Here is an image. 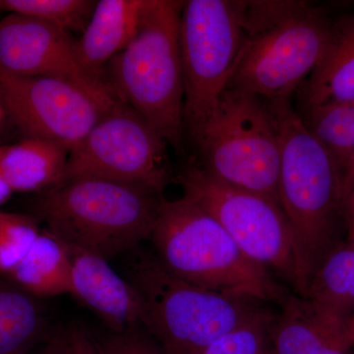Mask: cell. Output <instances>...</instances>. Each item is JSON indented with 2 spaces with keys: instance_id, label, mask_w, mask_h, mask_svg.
<instances>
[{
  "instance_id": "ba28073f",
  "label": "cell",
  "mask_w": 354,
  "mask_h": 354,
  "mask_svg": "<svg viewBox=\"0 0 354 354\" xmlns=\"http://www.w3.org/2000/svg\"><path fill=\"white\" fill-rule=\"evenodd\" d=\"M184 194L209 212L249 259L274 272L304 297L311 276L285 212L276 203L221 183L197 164L177 176Z\"/></svg>"
},
{
  "instance_id": "8fae6325",
  "label": "cell",
  "mask_w": 354,
  "mask_h": 354,
  "mask_svg": "<svg viewBox=\"0 0 354 354\" xmlns=\"http://www.w3.org/2000/svg\"><path fill=\"white\" fill-rule=\"evenodd\" d=\"M64 79L21 77L0 69V101L11 120L28 135L71 151L116 102Z\"/></svg>"
},
{
  "instance_id": "603a6c76",
  "label": "cell",
  "mask_w": 354,
  "mask_h": 354,
  "mask_svg": "<svg viewBox=\"0 0 354 354\" xmlns=\"http://www.w3.org/2000/svg\"><path fill=\"white\" fill-rule=\"evenodd\" d=\"M274 314L262 308L199 354H270V335Z\"/></svg>"
},
{
  "instance_id": "7a4b0ae2",
  "label": "cell",
  "mask_w": 354,
  "mask_h": 354,
  "mask_svg": "<svg viewBox=\"0 0 354 354\" xmlns=\"http://www.w3.org/2000/svg\"><path fill=\"white\" fill-rule=\"evenodd\" d=\"M268 102L278 133L279 202L312 279L346 228L341 169L305 127L292 99Z\"/></svg>"
},
{
  "instance_id": "83f0119b",
  "label": "cell",
  "mask_w": 354,
  "mask_h": 354,
  "mask_svg": "<svg viewBox=\"0 0 354 354\" xmlns=\"http://www.w3.org/2000/svg\"><path fill=\"white\" fill-rule=\"evenodd\" d=\"M12 193V189H11L8 183H7L1 171H0V207L8 201V199L10 198Z\"/></svg>"
},
{
  "instance_id": "f546056e",
  "label": "cell",
  "mask_w": 354,
  "mask_h": 354,
  "mask_svg": "<svg viewBox=\"0 0 354 354\" xmlns=\"http://www.w3.org/2000/svg\"><path fill=\"white\" fill-rule=\"evenodd\" d=\"M44 354H48V351H46V353H44Z\"/></svg>"
},
{
  "instance_id": "5bb4252c",
  "label": "cell",
  "mask_w": 354,
  "mask_h": 354,
  "mask_svg": "<svg viewBox=\"0 0 354 354\" xmlns=\"http://www.w3.org/2000/svg\"><path fill=\"white\" fill-rule=\"evenodd\" d=\"M274 314L270 354H353L354 323L342 322L290 295Z\"/></svg>"
},
{
  "instance_id": "f1b7e54d",
  "label": "cell",
  "mask_w": 354,
  "mask_h": 354,
  "mask_svg": "<svg viewBox=\"0 0 354 354\" xmlns=\"http://www.w3.org/2000/svg\"><path fill=\"white\" fill-rule=\"evenodd\" d=\"M4 113H6V111H4L3 106H2V102L0 101V122H1Z\"/></svg>"
},
{
  "instance_id": "d4e9b609",
  "label": "cell",
  "mask_w": 354,
  "mask_h": 354,
  "mask_svg": "<svg viewBox=\"0 0 354 354\" xmlns=\"http://www.w3.org/2000/svg\"><path fill=\"white\" fill-rule=\"evenodd\" d=\"M99 354H164L158 346L137 330L113 335L102 342H97Z\"/></svg>"
},
{
  "instance_id": "3957f363",
  "label": "cell",
  "mask_w": 354,
  "mask_h": 354,
  "mask_svg": "<svg viewBox=\"0 0 354 354\" xmlns=\"http://www.w3.org/2000/svg\"><path fill=\"white\" fill-rule=\"evenodd\" d=\"M183 1L147 0L138 31L104 71L116 99L176 150L183 149L184 79L179 27Z\"/></svg>"
},
{
  "instance_id": "52a82bcc",
  "label": "cell",
  "mask_w": 354,
  "mask_h": 354,
  "mask_svg": "<svg viewBox=\"0 0 354 354\" xmlns=\"http://www.w3.org/2000/svg\"><path fill=\"white\" fill-rule=\"evenodd\" d=\"M191 142L209 176L281 206L278 133L267 100L227 88Z\"/></svg>"
},
{
  "instance_id": "9c48e42d",
  "label": "cell",
  "mask_w": 354,
  "mask_h": 354,
  "mask_svg": "<svg viewBox=\"0 0 354 354\" xmlns=\"http://www.w3.org/2000/svg\"><path fill=\"white\" fill-rule=\"evenodd\" d=\"M248 39L247 1H183L179 41L185 138L194 139L227 90Z\"/></svg>"
},
{
  "instance_id": "4fadbf2b",
  "label": "cell",
  "mask_w": 354,
  "mask_h": 354,
  "mask_svg": "<svg viewBox=\"0 0 354 354\" xmlns=\"http://www.w3.org/2000/svg\"><path fill=\"white\" fill-rule=\"evenodd\" d=\"M65 245L70 260L69 295L92 310L114 335L137 330L142 325L143 310L134 286L101 256Z\"/></svg>"
},
{
  "instance_id": "5b68a950",
  "label": "cell",
  "mask_w": 354,
  "mask_h": 354,
  "mask_svg": "<svg viewBox=\"0 0 354 354\" xmlns=\"http://www.w3.org/2000/svg\"><path fill=\"white\" fill-rule=\"evenodd\" d=\"M164 199L139 186L75 178L46 190L37 211L60 241L109 261L150 239Z\"/></svg>"
},
{
  "instance_id": "4316f807",
  "label": "cell",
  "mask_w": 354,
  "mask_h": 354,
  "mask_svg": "<svg viewBox=\"0 0 354 354\" xmlns=\"http://www.w3.org/2000/svg\"><path fill=\"white\" fill-rule=\"evenodd\" d=\"M342 209L346 232L354 227V151L341 169Z\"/></svg>"
},
{
  "instance_id": "9a60e30c",
  "label": "cell",
  "mask_w": 354,
  "mask_h": 354,
  "mask_svg": "<svg viewBox=\"0 0 354 354\" xmlns=\"http://www.w3.org/2000/svg\"><path fill=\"white\" fill-rule=\"evenodd\" d=\"M146 1H97L82 36L77 39L79 59L88 74L106 82L104 68L134 38Z\"/></svg>"
},
{
  "instance_id": "8992f818",
  "label": "cell",
  "mask_w": 354,
  "mask_h": 354,
  "mask_svg": "<svg viewBox=\"0 0 354 354\" xmlns=\"http://www.w3.org/2000/svg\"><path fill=\"white\" fill-rule=\"evenodd\" d=\"M128 276L141 298L142 325L164 354H199L264 308L257 300L186 283L167 271L155 254H135Z\"/></svg>"
},
{
  "instance_id": "7402d4cb",
  "label": "cell",
  "mask_w": 354,
  "mask_h": 354,
  "mask_svg": "<svg viewBox=\"0 0 354 354\" xmlns=\"http://www.w3.org/2000/svg\"><path fill=\"white\" fill-rule=\"evenodd\" d=\"M93 0H0V12L19 14L64 28L82 32L94 12Z\"/></svg>"
},
{
  "instance_id": "2e32d148",
  "label": "cell",
  "mask_w": 354,
  "mask_h": 354,
  "mask_svg": "<svg viewBox=\"0 0 354 354\" xmlns=\"http://www.w3.org/2000/svg\"><path fill=\"white\" fill-rule=\"evenodd\" d=\"M297 97V109L354 101V11L335 19L327 53Z\"/></svg>"
},
{
  "instance_id": "7c38bea8",
  "label": "cell",
  "mask_w": 354,
  "mask_h": 354,
  "mask_svg": "<svg viewBox=\"0 0 354 354\" xmlns=\"http://www.w3.org/2000/svg\"><path fill=\"white\" fill-rule=\"evenodd\" d=\"M0 69L16 76L64 79L113 94L108 84L84 69L71 32L19 14L0 21Z\"/></svg>"
},
{
  "instance_id": "277c9868",
  "label": "cell",
  "mask_w": 354,
  "mask_h": 354,
  "mask_svg": "<svg viewBox=\"0 0 354 354\" xmlns=\"http://www.w3.org/2000/svg\"><path fill=\"white\" fill-rule=\"evenodd\" d=\"M249 39L227 88L267 101L292 99L332 41L335 19L301 1H253Z\"/></svg>"
},
{
  "instance_id": "30bf717a",
  "label": "cell",
  "mask_w": 354,
  "mask_h": 354,
  "mask_svg": "<svg viewBox=\"0 0 354 354\" xmlns=\"http://www.w3.org/2000/svg\"><path fill=\"white\" fill-rule=\"evenodd\" d=\"M167 146L152 125L116 100L70 151L64 181L104 179L164 194L174 178Z\"/></svg>"
},
{
  "instance_id": "ffe728a7",
  "label": "cell",
  "mask_w": 354,
  "mask_h": 354,
  "mask_svg": "<svg viewBox=\"0 0 354 354\" xmlns=\"http://www.w3.org/2000/svg\"><path fill=\"white\" fill-rule=\"evenodd\" d=\"M39 298L11 283L0 286V354H28L46 330Z\"/></svg>"
},
{
  "instance_id": "d6986e66",
  "label": "cell",
  "mask_w": 354,
  "mask_h": 354,
  "mask_svg": "<svg viewBox=\"0 0 354 354\" xmlns=\"http://www.w3.org/2000/svg\"><path fill=\"white\" fill-rule=\"evenodd\" d=\"M6 278L38 298L69 293L70 260L66 245L48 230H41L34 245Z\"/></svg>"
},
{
  "instance_id": "6da1fadb",
  "label": "cell",
  "mask_w": 354,
  "mask_h": 354,
  "mask_svg": "<svg viewBox=\"0 0 354 354\" xmlns=\"http://www.w3.org/2000/svg\"><path fill=\"white\" fill-rule=\"evenodd\" d=\"M149 239L160 264L191 285L262 304H281L288 295L267 270L242 252L209 212L187 195L164 199Z\"/></svg>"
},
{
  "instance_id": "44dd1931",
  "label": "cell",
  "mask_w": 354,
  "mask_h": 354,
  "mask_svg": "<svg viewBox=\"0 0 354 354\" xmlns=\"http://www.w3.org/2000/svg\"><path fill=\"white\" fill-rule=\"evenodd\" d=\"M297 111L307 129L329 151L342 169L354 151V101Z\"/></svg>"
},
{
  "instance_id": "ac0fdd59",
  "label": "cell",
  "mask_w": 354,
  "mask_h": 354,
  "mask_svg": "<svg viewBox=\"0 0 354 354\" xmlns=\"http://www.w3.org/2000/svg\"><path fill=\"white\" fill-rule=\"evenodd\" d=\"M302 298L327 315L354 323V227L324 258Z\"/></svg>"
},
{
  "instance_id": "e0dca14e",
  "label": "cell",
  "mask_w": 354,
  "mask_h": 354,
  "mask_svg": "<svg viewBox=\"0 0 354 354\" xmlns=\"http://www.w3.org/2000/svg\"><path fill=\"white\" fill-rule=\"evenodd\" d=\"M68 155L53 142L28 138L0 146V171L13 192L48 190L64 181Z\"/></svg>"
},
{
  "instance_id": "484cf974",
  "label": "cell",
  "mask_w": 354,
  "mask_h": 354,
  "mask_svg": "<svg viewBox=\"0 0 354 354\" xmlns=\"http://www.w3.org/2000/svg\"><path fill=\"white\" fill-rule=\"evenodd\" d=\"M48 354H99L97 342L81 328H70L57 337L48 348Z\"/></svg>"
},
{
  "instance_id": "cb8c5ba5",
  "label": "cell",
  "mask_w": 354,
  "mask_h": 354,
  "mask_svg": "<svg viewBox=\"0 0 354 354\" xmlns=\"http://www.w3.org/2000/svg\"><path fill=\"white\" fill-rule=\"evenodd\" d=\"M31 216L0 211V274L6 277L41 234Z\"/></svg>"
}]
</instances>
